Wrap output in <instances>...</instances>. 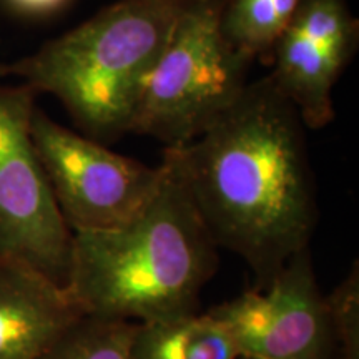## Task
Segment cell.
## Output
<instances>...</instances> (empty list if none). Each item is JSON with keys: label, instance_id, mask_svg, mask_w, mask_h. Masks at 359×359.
I'll return each mask as SVG.
<instances>
[{"label": "cell", "instance_id": "1", "mask_svg": "<svg viewBox=\"0 0 359 359\" xmlns=\"http://www.w3.org/2000/svg\"><path fill=\"white\" fill-rule=\"evenodd\" d=\"M304 125L268 77L250 82L233 109L187 145L165 148L218 248L248 264L266 290L309 248L318 201Z\"/></svg>", "mask_w": 359, "mask_h": 359}, {"label": "cell", "instance_id": "2", "mask_svg": "<svg viewBox=\"0 0 359 359\" xmlns=\"http://www.w3.org/2000/svg\"><path fill=\"white\" fill-rule=\"evenodd\" d=\"M158 190L116 230L72 233L65 288L87 316L148 323L198 313L218 246L165 160Z\"/></svg>", "mask_w": 359, "mask_h": 359}, {"label": "cell", "instance_id": "3", "mask_svg": "<svg viewBox=\"0 0 359 359\" xmlns=\"http://www.w3.org/2000/svg\"><path fill=\"white\" fill-rule=\"evenodd\" d=\"M183 4L118 0L32 55L0 65V75L55 95L85 137L105 145L132 133Z\"/></svg>", "mask_w": 359, "mask_h": 359}, {"label": "cell", "instance_id": "4", "mask_svg": "<svg viewBox=\"0 0 359 359\" xmlns=\"http://www.w3.org/2000/svg\"><path fill=\"white\" fill-rule=\"evenodd\" d=\"M224 0H185L148 80L132 133L165 148L187 145L226 115L248 87L253 62L222 29Z\"/></svg>", "mask_w": 359, "mask_h": 359}, {"label": "cell", "instance_id": "5", "mask_svg": "<svg viewBox=\"0 0 359 359\" xmlns=\"http://www.w3.org/2000/svg\"><path fill=\"white\" fill-rule=\"evenodd\" d=\"M30 135L53 198L72 233L122 228L150 203L163 165L115 154L103 143L53 122L35 109Z\"/></svg>", "mask_w": 359, "mask_h": 359}, {"label": "cell", "instance_id": "6", "mask_svg": "<svg viewBox=\"0 0 359 359\" xmlns=\"http://www.w3.org/2000/svg\"><path fill=\"white\" fill-rule=\"evenodd\" d=\"M35 92L0 85V258L24 262L65 286L72 231L35 150Z\"/></svg>", "mask_w": 359, "mask_h": 359}, {"label": "cell", "instance_id": "7", "mask_svg": "<svg viewBox=\"0 0 359 359\" xmlns=\"http://www.w3.org/2000/svg\"><path fill=\"white\" fill-rule=\"evenodd\" d=\"M208 313L228 331L240 358L334 359L330 309L309 248L293 255L266 290L251 288Z\"/></svg>", "mask_w": 359, "mask_h": 359}, {"label": "cell", "instance_id": "8", "mask_svg": "<svg viewBox=\"0 0 359 359\" xmlns=\"http://www.w3.org/2000/svg\"><path fill=\"white\" fill-rule=\"evenodd\" d=\"M359 47L348 0H304L269 58V82L309 130L334 120L333 88Z\"/></svg>", "mask_w": 359, "mask_h": 359}, {"label": "cell", "instance_id": "9", "mask_svg": "<svg viewBox=\"0 0 359 359\" xmlns=\"http://www.w3.org/2000/svg\"><path fill=\"white\" fill-rule=\"evenodd\" d=\"M82 316L65 286L0 258V359H40Z\"/></svg>", "mask_w": 359, "mask_h": 359}, {"label": "cell", "instance_id": "10", "mask_svg": "<svg viewBox=\"0 0 359 359\" xmlns=\"http://www.w3.org/2000/svg\"><path fill=\"white\" fill-rule=\"evenodd\" d=\"M130 359H240L224 326L208 311L138 323Z\"/></svg>", "mask_w": 359, "mask_h": 359}, {"label": "cell", "instance_id": "11", "mask_svg": "<svg viewBox=\"0 0 359 359\" xmlns=\"http://www.w3.org/2000/svg\"><path fill=\"white\" fill-rule=\"evenodd\" d=\"M304 0H224L222 29L238 52L251 62L269 64L278 39Z\"/></svg>", "mask_w": 359, "mask_h": 359}, {"label": "cell", "instance_id": "12", "mask_svg": "<svg viewBox=\"0 0 359 359\" xmlns=\"http://www.w3.org/2000/svg\"><path fill=\"white\" fill-rule=\"evenodd\" d=\"M137 325L83 314L40 359H130Z\"/></svg>", "mask_w": 359, "mask_h": 359}, {"label": "cell", "instance_id": "13", "mask_svg": "<svg viewBox=\"0 0 359 359\" xmlns=\"http://www.w3.org/2000/svg\"><path fill=\"white\" fill-rule=\"evenodd\" d=\"M334 359H359V264L354 262L348 276L326 294Z\"/></svg>", "mask_w": 359, "mask_h": 359}, {"label": "cell", "instance_id": "14", "mask_svg": "<svg viewBox=\"0 0 359 359\" xmlns=\"http://www.w3.org/2000/svg\"><path fill=\"white\" fill-rule=\"evenodd\" d=\"M13 11L25 13V15H48L60 11L70 0H6Z\"/></svg>", "mask_w": 359, "mask_h": 359}, {"label": "cell", "instance_id": "15", "mask_svg": "<svg viewBox=\"0 0 359 359\" xmlns=\"http://www.w3.org/2000/svg\"><path fill=\"white\" fill-rule=\"evenodd\" d=\"M240 359H248V358H240Z\"/></svg>", "mask_w": 359, "mask_h": 359}]
</instances>
